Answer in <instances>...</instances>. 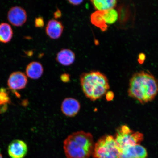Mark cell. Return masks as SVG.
Wrapping results in <instances>:
<instances>
[{
	"instance_id": "cell-14",
	"label": "cell",
	"mask_w": 158,
	"mask_h": 158,
	"mask_svg": "<svg viewBox=\"0 0 158 158\" xmlns=\"http://www.w3.org/2000/svg\"><path fill=\"white\" fill-rule=\"evenodd\" d=\"M90 2L94 9L98 11L114 9L117 4L116 0H92Z\"/></svg>"
},
{
	"instance_id": "cell-23",
	"label": "cell",
	"mask_w": 158,
	"mask_h": 158,
	"mask_svg": "<svg viewBox=\"0 0 158 158\" xmlns=\"http://www.w3.org/2000/svg\"><path fill=\"white\" fill-rule=\"evenodd\" d=\"M54 17L55 19L60 18L62 17V14L61 11L58 9L55 11L54 14Z\"/></svg>"
},
{
	"instance_id": "cell-13",
	"label": "cell",
	"mask_w": 158,
	"mask_h": 158,
	"mask_svg": "<svg viewBox=\"0 0 158 158\" xmlns=\"http://www.w3.org/2000/svg\"><path fill=\"white\" fill-rule=\"evenodd\" d=\"M44 71L43 66L41 63L33 61L30 63L26 68L27 76L33 80H37L42 76Z\"/></svg>"
},
{
	"instance_id": "cell-22",
	"label": "cell",
	"mask_w": 158,
	"mask_h": 158,
	"mask_svg": "<svg viewBox=\"0 0 158 158\" xmlns=\"http://www.w3.org/2000/svg\"><path fill=\"white\" fill-rule=\"evenodd\" d=\"M146 58L145 55L143 53H141L138 56V62L140 64H143L144 61H145Z\"/></svg>"
},
{
	"instance_id": "cell-6",
	"label": "cell",
	"mask_w": 158,
	"mask_h": 158,
	"mask_svg": "<svg viewBox=\"0 0 158 158\" xmlns=\"http://www.w3.org/2000/svg\"><path fill=\"white\" fill-rule=\"evenodd\" d=\"M7 19L12 25L15 27H21L27 20V12L23 8L19 6H13L7 13Z\"/></svg>"
},
{
	"instance_id": "cell-19",
	"label": "cell",
	"mask_w": 158,
	"mask_h": 158,
	"mask_svg": "<svg viewBox=\"0 0 158 158\" xmlns=\"http://www.w3.org/2000/svg\"><path fill=\"white\" fill-rule=\"evenodd\" d=\"M35 26L39 28H42L44 25V19L42 17H39L35 19Z\"/></svg>"
},
{
	"instance_id": "cell-21",
	"label": "cell",
	"mask_w": 158,
	"mask_h": 158,
	"mask_svg": "<svg viewBox=\"0 0 158 158\" xmlns=\"http://www.w3.org/2000/svg\"><path fill=\"white\" fill-rule=\"evenodd\" d=\"M68 2L69 3L73 5L78 6L81 4L83 2V1H80V0H79V1H72V0H69Z\"/></svg>"
},
{
	"instance_id": "cell-2",
	"label": "cell",
	"mask_w": 158,
	"mask_h": 158,
	"mask_svg": "<svg viewBox=\"0 0 158 158\" xmlns=\"http://www.w3.org/2000/svg\"><path fill=\"white\" fill-rule=\"evenodd\" d=\"M64 144L67 158H89L92 155L94 145L92 134L83 131L69 135Z\"/></svg>"
},
{
	"instance_id": "cell-9",
	"label": "cell",
	"mask_w": 158,
	"mask_h": 158,
	"mask_svg": "<svg viewBox=\"0 0 158 158\" xmlns=\"http://www.w3.org/2000/svg\"><path fill=\"white\" fill-rule=\"evenodd\" d=\"M80 109V102L76 99L73 98H65L61 105L62 113L68 117H73L76 115Z\"/></svg>"
},
{
	"instance_id": "cell-25",
	"label": "cell",
	"mask_w": 158,
	"mask_h": 158,
	"mask_svg": "<svg viewBox=\"0 0 158 158\" xmlns=\"http://www.w3.org/2000/svg\"><path fill=\"white\" fill-rule=\"evenodd\" d=\"M0 158H3L2 155L1 153H0Z\"/></svg>"
},
{
	"instance_id": "cell-8",
	"label": "cell",
	"mask_w": 158,
	"mask_h": 158,
	"mask_svg": "<svg viewBox=\"0 0 158 158\" xmlns=\"http://www.w3.org/2000/svg\"><path fill=\"white\" fill-rule=\"evenodd\" d=\"M28 148L27 144L20 140L12 141L8 148V153L11 158H23L27 155Z\"/></svg>"
},
{
	"instance_id": "cell-24",
	"label": "cell",
	"mask_w": 158,
	"mask_h": 158,
	"mask_svg": "<svg viewBox=\"0 0 158 158\" xmlns=\"http://www.w3.org/2000/svg\"><path fill=\"white\" fill-rule=\"evenodd\" d=\"M119 158H128V157H124V156H121V155H120V156H119Z\"/></svg>"
},
{
	"instance_id": "cell-10",
	"label": "cell",
	"mask_w": 158,
	"mask_h": 158,
	"mask_svg": "<svg viewBox=\"0 0 158 158\" xmlns=\"http://www.w3.org/2000/svg\"><path fill=\"white\" fill-rule=\"evenodd\" d=\"M64 27L62 23L55 19H52L48 21L45 27V32L51 39H58L62 35Z\"/></svg>"
},
{
	"instance_id": "cell-20",
	"label": "cell",
	"mask_w": 158,
	"mask_h": 158,
	"mask_svg": "<svg viewBox=\"0 0 158 158\" xmlns=\"http://www.w3.org/2000/svg\"><path fill=\"white\" fill-rule=\"evenodd\" d=\"M60 78L62 81L64 82H68L70 80V76L68 74L64 73L61 75Z\"/></svg>"
},
{
	"instance_id": "cell-15",
	"label": "cell",
	"mask_w": 158,
	"mask_h": 158,
	"mask_svg": "<svg viewBox=\"0 0 158 158\" xmlns=\"http://www.w3.org/2000/svg\"><path fill=\"white\" fill-rule=\"evenodd\" d=\"M90 21L92 24L98 27L102 31H105L108 29L106 24L104 18L103 11H96L90 16Z\"/></svg>"
},
{
	"instance_id": "cell-17",
	"label": "cell",
	"mask_w": 158,
	"mask_h": 158,
	"mask_svg": "<svg viewBox=\"0 0 158 158\" xmlns=\"http://www.w3.org/2000/svg\"><path fill=\"white\" fill-rule=\"evenodd\" d=\"M103 11V15L106 24H112L115 23L118 18V12L114 9Z\"/></svg>"
},
{
	"instance_id": "cell-16",
	"label": "cell",
	"mask_w": 158,
	"mask_h": 158,
	"mask_svg": "<svg viewBox=\"0 0 158 158\" xmlns=\"http://www.w3.org/2000/svg\"><path fill=\"white\" fill-rule=\"evenodd\" d=\"M13 31L11 26L6 23H0V42L6 43L13 38Z\"/></svg>"
},
{
	"instance_id": "cell-3",
	"label": "cell",
	"mask_w": 158,
	"mask_h": 158,
	"mask_svg": "<svg viewBox=\"0 0 158 158\" xmlns=\"http://www.w3.org/2000/svg\"><path fill=\"white\" fill-rule=\"evenodd\" d=\"M80 82L85 96L92 101L102 98L110 89L107 77L99 71L83 73L80 76Z\"/></svg>"
},
{
	"instance_id": "cell-18",
	"label": "cell",
	"mask_w": 158,
	"mask_h": 158,
	"mask_svg": "<svg viewBox=\"0 0 158 158\" xmlns=\"http://www.w3.org/2000/svg\"><path fill=\"white\" fill-rule=\"evenodd\" d=\"M5 91L3 89H0V104L9 102V98Z\"/></svg>"
},
{
	"instance_id": "cell-1",
	"label": "cell",
	"mask_w": 158,
	"mask_h": 158,
	"mask_svg": "<svg viewBox=\"0 0 158 158\" xmlns=\"http://www.w3.org/2000/svg\"><path fill=\"white\" fill-rule=\"evenodd\" d=\"M158 94V81L144 71L134 74L130 79L128 95L142 104L151 102Z\"/></svg>"
},
{
	"instance_id": "cell-12",
	"label": "cell",
	"mask_w": 158,
	"mask_h": 158,
	"mask_svg": "<svg viewBox=\"0 0 158 158\" xmlns=\"http://www.w3.org/2000/svg\"><path fill=\"white\" fill-rule=\"evenodd\" d=\"M76 59L74 53L71 49H62L57 54L56 60L64 66H69L73 64Z\"/></svg>"
},
{
	"instance_id": "cell-7",
	"label": "cell",
	"mask_w": 158,
	"mask_h": 158,
	"mask_svg": "<svg viewBox=\"0 0 158 158\" xmlns=\"http://www.w3.org/2000/svg\"><path fill=\"white\" fill-rule=\"evenodd\" d=\"M27 82V75L22 72L17 71L10 75L7 81V85L11 90H20L26 87Z\"/></svg>"
},
{
	"instance_id": "cell-11",
	"label": "cell",
	"mask_w": 158,
	"mask_h": 158,
	"mask_svg": "<svg viewBox=\"0 0 158 158\" xmlns=\"http://www.w3.org/2000/svg\"><path fill=\"white\" fill-rule=\"evenodd\" d=\"M120 155L130 158H147V150L140 145H137L125 148L119 152Z\"/></svg>"
},
{
	"instance_id": "cell-5",
	"label": "cell",
	"mask_w": 158,
	"mask_h": 158,
	"mask_svg": "<svg viewBox=\"0 0 158 158\" xmlns=\"http://www.w3.org/2000/svg\"><path fill=\"white\" fill-rule=\"evenodd\" d=\"M119 152L125 148L140 145L143 141L144 136L139 132H134L126 125L118 128L114 137Z\"/></svg>"
},
{
	"instance_id": "cell-4",
	"label": "cell",
	"mask_w": 158,
	"mask_h": 158,
	"mask_svg": "<svg viewBox=\"0 0 158 158\" xmlns=\"http://www.w3.org/2000/svg\"><path fill=\"white\" fill-rule=\"evenodd\" d=\"M94 158H119L120 152L114 138L106 135L94 144L92 155Z\"/></svg>"
}]
</instances>
